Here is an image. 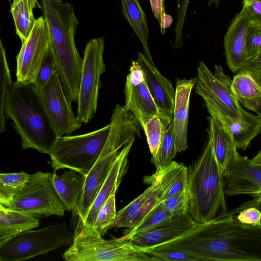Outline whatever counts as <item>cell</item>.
I'll list each match as a JSON object with an SVG mask.
<instances>
[{
  "label": "cell",
  "mask_w": 261,
  "mask_h": 261,
  "mask_svg": "<svg viewBox=\"0 0 261 261\" xmlns=\"http://www.w3.org/2000/svg\"><path fill=\"white\" fill-rule=\"evenodd\" d=\"M152 250L182 251L200 260L261 261V226L242 223L227 211Z\"/></svg>",
  "instance_id": "cell-1"
},
{
  "label": "cell",
  "mask_w": 261,
  "mask_h": 261,
  "mask_svg": "<svg viewBox=\"0 0 261 261\" xmlns=\"http://www.w3.org/2000/svg\"><path fill=\"white\" fill-rule=\"evenodd\" d=\"M4 112L20 136L23 150L48 154L58 136L35 83L13 82L6 91Z\"/></svg>",
  "instance_id": "cell-2"
},
{
  "label": "cell",
  "mask_w": 261,
  "mask_h": 261,
  "mask_svg": "<svg viewBox=\"0 0 261 261\" xmlns=\"http://www.w3.org/2000/svg\"><path fill=\"white\" fill-rule=\"evenodd\" d=\"M47 22L51 45L63 89L68 99L77 103L83 59L75 46L74 36L80 22L69 2L40 0Z\"/></svg>",
  "instance_id": "cell-3"
},
{
  "label": "cell",
  "mask_w": 261,
  "mask_h": 261,
  "mask_svg": "<svg viewBox=\"0 0 261 261\" xmlns=\"http://www.w3.org/2000/svg\"><path fill=\"white\" fill-rule=\"evenodd\" d=\"M224 178L208 140L198 160L188 168V213L197 223H206L227 211Z\"/></svg>",
  "instance_id": "cell-4"
},
{
  "label": "cell",
  "mask_w": 261,
  "mask_h": 261,
  "mask_svg": "<svg viewBox=\"0 0 261 261\" xmlns=\"http://www.w3.org/2000/svg\"><path fill=\"white\" fill-rule=\"evenodd\" d=\"M71 245L62 257L67 261H148L149 254L138 250L123 237L107 240L94 227L78 223Z\"/></svg>",
  "instance_id": "cell-5"
},
{
  "label": "cell",
  "mask_w": 261,
  "mask_h": 261,
  "mask_svg": "<svg viewBox=\"0 0 261 261\" xmlns=\"http://www.w3.org/2000/svg\"><path fill=\"white\" fill-rule=\"evenodd\" d=\"M111 123L79 135L58 137L48 154L54 173L62 169L87 175L98 160L108 139Z\"/></svg>",
  "instance_id": "cell-6"
},
{
  "label": "cell",
  "mask_w": 261,
  "mask_h": 261,
  "mask_svg": "<svg viewBox=\"0 0 261 261\" xmlns=\"http://www.w3.org/2000/svg\"><path fill=\"white\" fill-rule=\"evenodd\" d=\"M110 133L96 162L86 176L83 192L76 215L82 223L104 184L116 160L120 149L135 137L132 126L118 118L111 120Z\"/></svg>",
  "instance_id": "cell-7"
},
{
  "label": "cell",
  "mask_w": 261,
  "mask_h": 261,
  "mask_svg": "<svg viewBox=\"0 0 261 261\" xmlns=\"http://www.w3.org/2000/svg\"><path fill=\"white\" fill-rule=\"evenodd\" d=\"M195 92L204 100L211 116L226 127L240 118L243 108L231 90V80L221 66L215 65L213 73L200 61L197 66Z\"/></svg>",
  "instance_id": "cell-8"
},
{
  "label": "cell",
  "mask_w": 261,
  "mask_h": 261,
  "mask_svg": "<svg viewBox=\"0 0 261 261\" xmlns=\"http://www.w3.org/2000/svg\"><path fill=\"white\" fill-rule=\"evenodd\" d=\"M65 222L20 233L0 245L1 261H19L47 253L73 242Z\"/></svg>",
  "instance_id": "cell-9"
},
{
  "label": "cell",
  "mask_w": 261,
  "mask_h": 261,
  "mask_svg": "<svg viewBox=\"0 0 261 261\" xmlns=\"http://www.w3.org/2000/svg\"><path fill=\"white\" fill-rule=\"evenodd\" d=\"M4 207L36 217H62L66 210L54 186V173L39 171L30 174L22 189Z\"/></svg>",
  "instance_id": "cell-10"
},
{
  "label": "cell",
  "mask_w": 261,
  "mask_h": 261,
  "mask_svg": "<svg viewBox=\"0 0 261 261\" xmlns=\"http://www.w3.org/2000/svg\"><path fill=\"white\" fill-rule=\"evenodd\" d=\"M104 49L103 37L90 40L85 48L77 103L76 117L81 123H88L96 113L100 76L106 71Z\"/></svg>",
  "instance_id": "cell-11"
},
{
  "label": "cell",
  "mask_w": 261,
  "mask_h": 261,
  "mask_svg": "<svg viewBox=\"0 0 261 261\" xmlns=\"http://www.w3.org/2000/svg\"><path fill=\"white\" fill-rule=\"evenodd\" d=\"M46 20L41 16L36 19L34 27L22 43L16 56V82L35 83L42 60L51 44Z\"/></svg>",
  "instance_id": "cell-12"
},
{
  "label": "cell",
  "mask_w": 261,
  "mask_h": 261,
  "mask_svg": "<svg viewBox=\"0 0 261 261\" xmlns=\"http://www.w3.org/2000/svg\"><path fill=\"white\" fill-rule=\"evenodd\" d=\"M37 89L58 137L71 135L81 127L82 123L73 113L72 102L66 97L58 71Z\"/></svg>",
  "instance_id": "cell-13"
},
{
  "label": "cell",
  "mask_w": 261,
  "mask_h": 261,
  "mask_svg": "<svg viewBox=\"0 0 261 261\" xmlns=\"http://www.w3.org/2000/svg\"><path fill=\"white\" fill-rule=\"evenodd\" d=\"M124 93L125 108L138 120L142 128L151 117L159 115L157 107L137 60L132 62L129 73L126 77Z\"/></svg>",
  "instance_id": "cell-14"
},
{
  "label": "cell",
  "mask_w": 261,
  "mask_h": 261,
  "mask_svg": "<svg viewBox=\"0 0 261 261\" xmlns=\"http://www.w3.org/2000/svg\"><path fill=\"white\" fill-rule=\"evenodd\" d=\"M141 66L149 91L159 111V116L167 128L173 118L175 89L170 80L163 76L145 54L139 53Z\"/></svg>",
  "instance_id": "cell-15"
},
{
  "label": "cell",
  "mask_w": 261,
  "mask_h": 261,
  "mask_svg": "<svg viewBox=\"0 0 261 261\" xmlns=\"http://www.w3.org/2000/svg\"><path fill=\"white\" fill-rule=\"evenodd\" d=\"M225 178L226 195L248 194L261 202V165L238 152Z\"/></svg>",
  "instance_id": "cell-16"
},
{
  "label": "cell",
  "mask_w": 261,
  "mask_h": 261,
  "mask_svg": "<svg viewBox=\"0 0 261 261\" xmlns=\"http://www.w3.org/2000/svg\"><path fill=\"white\" fill-rule=\"evenodd\" d=\"M197 224L187 213L173 217L144 233L134 236L129 240L138 250L147 253L158 246L182 237Z\"/></svg>",
  "instance_id": "cell-17"
},
{
  "label": "cell",
  "mask_w": 261,
  "mask_h": 261,
  "mask_svg": "<svg viewBox=\"0 0 261 261\" xmlns=\"http://www.w3.org/2000/svg\"><path fill=\"white\" fill-rule=\"evenodd\" d=\"M250 20L241 10L232 20L224 37L226 63L235 72L242 68L247 60L246 38Z\"/></svg>",
  "instance_id": "cell-18"
},
{
  "label": "cell",
  "mask_w": 261,
  "mask_h": 261,
  "mask_svg": "<svg viewBox=\"0 0 261 261\" xmlns=\"http://www.w3.org/2000/svg\"><path fill=\"white\" fill-rule=\"evenodd\" d=\"M135 137L120 151L104 184L96 196L82 224L93 227L98 212L105 202L115 195L124 175L128 170V156Z\"/></svg>",
  "instance_id": "cell-19"
},
{
  "label": "cell",
  "mask_w": 261,
  "mask_h": 261,
  "mask_svg": "<svg viewBox=\"0 0 261 261\" xmlns=\"http://www.w3.org/2000/svg\"><path fill=\"white\" fill-rule=\"evenodd\" d=\"M196 77L191 79H177L173 121L177 152L188 148L187 130L190 98L195 86Z\"/></svg>",
  "instance_id": "cell-20"
},
{
  "label": "cell",
  "mask_w": 261,
  "mask_h": 261,
  "mask_svg": "<svg viewBox=\"0 0 261 261\" xmlns=\"http://www.w3.org/2000/svg\"><path fill=\"white\" fill-rule=\"evenodd\" d=\"M208 140L211 142L218 164L224 177L238 152L229 129L216 118L210 116Z\"/></svg>",
  "instance_id": "cell-21"
},
{
  "label": "cell",
  "mask_w": 261,
  "mask_h": 261,
  "mask_svg": "<svg viewBox=\"0 0 261 261\" xmlns=\"http://www.w3.org/2000/svg\"><path fill=\"white\" fill-rule=\"evenodd\" d=\"M232 93L241 106L255 111L261 105V76L253 70L243 68L231 80Z\"/></svg>",
  "instance_id": "cell-22"
},
{
  "label": "cell",
  "mask_w": 261,
  "mask_h": 261,
  "mask_svg": "<svg viewBox=\"0 0 261 261\" xmlns=\"http://www.w3.org/2000/svg\"><path fill=\"white\" fill-rule=\"evenodd\" d=\"M85 180L86 175L73 170L60 175L54 173L56 190L66 210L76 214Z\"/></svg>",
  "instance_id": "cell-23"
},
{
  "label": "cell",
  "mask_w": 261,
  "mask_h": 261,
  "mask_svg": "<svg viewBox=\"0 0 261 261\" xmlns=\"http://www.w3.org/2000/svg\"><path fill=\"white\" fill-rule=\"evenodd\" d=\"M147 176L159 183L161 201L187 189L188 168L182 163L172 161L167 166L156 169L154 174Z\"/></svg>",
  "instance_id": "cell-24"
},
{
  "label": "cell",
  "mask_w": 261,
  "mask_h": 261,
  "mask_svg": "<svg viewBox=\"0 0 261 261\" xmlns=\"http://www.w3.org/2000/svg\"><path fill=\"white\" fill-rule=\"evenodd\" d=\"M39 226L36 216L0 205V245L20 233Z\"/></svg>",
  "instance_id": "cell-25"
},
{
  "label": "cell",
  "mask_w": 261,
  "mask_h": 261,
  "mask_svg": "<svg viewBox=\"0 0 261 261\" xmlns=\"http://www.w3.org/2000/svg\"><path fill=\"white\" fill-rule=\"evenodd\" d=\"M143 181L150 186L141 195L128 203L124 207L117 212L114 222L112 227H125L131 229L141 221V216L148 199L159 187L156 181L146 176Z\"/></svg>",
  "instance_id": "cell-26"
},
{
  "label": "cell",
  "mask_w": 261,
  "mask_h": 261,
  "mask_svg": "<svg viewBox=\"0 0 261 261\" xmlns=\"http://www.w3.org/2000/svg\"><path fill=\"white\" fill-rule=\"evenodd\" d=\"M237 149L245 150L261 132V117L243 109L240 118L228 127Z\"/></svg>",
  "instance_id": "cell-27"
},
{
  "label": "cell",
  "mask_w": 261,
  "mask_h": 261,
  "mask_svg": "<svg viewBox=\"0 0 261 261\" xmlns=\"http://www.w3.org/2000/svg\"><path fill=\"white\" fill-rule=\"evenodd\" d=\"M121 2L124 17L141 41L145 54L153 62L148 45L149 30L147 19L139 0H121Z\"/></svg>",
  "instance_id": "cell-28"
},
{
  "label": "cell",
  "mask_w": 261,
  "mask_h": 261,
  "mask_svg": "<svg viewBox=\"0 0 261 261\" xmlns=\"http://www.w3.org/2000/svg\"><path fill=\"white\" fill-rule=\"evenodd\" d=\"M34 0H12L10 12L14 20L16 33L22 43L30 34L36 19L33 10Z\"/></svg>",
  "instance_id": "cell-29"
},
{
  "label": "cell",
  "mask_w": 261,
  "mask_h": 261,
  "mask_svg": "<svg viewBox=\"0 0 261 261\" xmlns=\"http://www.w3.org/2000/svg\"><path fill=\"white\" fill-rule=\"evenodd\" d=\"M172 218L161 201L153 207L134 227L126 229L123 237L129 240L132 237L148 231Z\"/></svg>",
  "instance_id": "cell-30"
},
{
  "label": "cell",
  "mask_w": 261,
  "mask_h": 261,
  "mask_svg": "<svg viewBox=\"0 0 261 261\" xmlns=\"http://www.w3.org/2000/svg\"><path fill=\"white\" fill-rule=\"evenodd\" d=\"M30 174L24 171L0 174V205H8L25 185Z\"/></svg>",
  "instance_id": "cell-31"
},
{
  "label": "cell",
  "mask_w": 261,
  "mask_h": 261,
  "mask_svg": "<svg viewBox=\"0 0 261 261\" xmlns=\"http://www.w3.org/2000/svg\"><path fill=\"white\" fill-rule=\"evenodd\" d=\"M177 153L175 144L174 123L173 120L165 132L164 138L152 163L156 169L163 168L170 163Z\"/></svg>",
  "instance_id": "cell-32"
},
{
  "label": "cell",
  "mask_w": 261,
  "mask_h": 261,
  "mask_svg": "<svg viewBox=\"0 0 261 261\" xmlns=\"http://www.w3.org/2000/svg\"><path fill=\"white\" fill-rule=\"evenodd\" d=\"M143 129L152 155L151 159H153L158 151L167 128L161 118L155 115L147 120Z\"/></svg>",
  "instance_id": "cell-33"
},
{
  "label": "cell",
  "mask_w": 261,
  "mask_h": 261,
  "mask_svg": "<svg viewBox=\"0 0 261 261\" xmlns=\"http://www.w3.org/2000/svg\"><path fill=\"white\" fill-rule=\"evenodd\" d=\"M116 214L115 195H112L99 208L94 224L93 227L101 236H103L112 228Z\"/></svg>",
  "instance_id": "cell-34"
},
{
  "label": "cell",
  "mask_w": 261,
  "mask_h": 261,
  "mask_svg": "<svg viewBox=\"0 0 261 261\" xmlns=\"http://www.w3.org/2000/svg\"><path fill=\"white\" fill-rule=\"evenodd\" d=\"M1 57V94H0V132L6 130V117L4 112V101L8 86L13 82L7 61L5 47L0 41Z\"/></svg>",
  "instance_id": "cell-35"
},
{
  "label": "cell",
  "mask_w": 261,
  "mask_h": 261,
  "mask_svg": "<svg viewBox=\"0 0 261 261\" xmlns=\"http://www.w3.org/2000/svg\"><path fill=\"white\" fill-rule=\"evenodd\" d=\"M233 211L239 222L254 226H261V210L253 200L243 204Z\"/></svg>",
  "instance_id": "cell-36"
},
{
  "label": "cell",
  "mask_w": 261,
  "mask_h": 261,
  "mask_svg": "<svg viewBox=\"0 0 261 261\" xmlns=\"http://www.w3.org/2000/svg\"><path fill=\"white\" fill-rule=\"evenodd\" d=\"M58 71L54 51L50 45L41 64L35 83L37 89L44 86L49 81L53 74Z\"/></svg>",
  "instance_id": "cell-37"
},
{
  "label": "cell",
  "mask_w": 261,
  "mask_h": 261,
  "mask_svg": "<svg viewBox=\"0 0 261 261\" xmlns=\"http://www.w3.org/2000/svg\"><path fill=\"white\" fill-rule=\"evenodd\" d=\"M189 202L190 196L187 189L162 201L165 207L173 217L187 213Z\"/></svg>",
  "instance_id": "cell-38"
},
{
  "label": "cell",
  "mask_w": 261,
  "mask_h": 261,
  "mask_svg": "<svg viewBox=\"0 0 261 261\" xmlns=\"http://www.w3.org/2000/svg\"><path fill=\"white\" fill-rule=\"evenodd\" d=\"M151 260L198 261L200 259L187 252L176 250H152L148 252Z\"/></svg>",
  "instance_id": "cell-39"
},
{
  "label": "cell",
  "mask_w": 261,
  "mask_h": 261,
  "mask_svg": "<svg viewBox=\"0 0 261 261\" xmlns=\"http://www.w3.org/2000/svg\"><path fill=\"white\" fill-rule=\"evenodd\" d=\"M247 60L261 54V25L250 22L246 38Z\"/></svg>",
  "instance_id": "cell-40"
},
{
  "label": "cell",
  "mask_w": 261,
  "mask_h": 261,
  "mask_svg": "<svg viewBox=\"0 0 261 261\" xmlns=\"http://www.w3.org/2000/svg\"><path fill=\"white\" fill-rule=\"evenodd\" d=\"M152 12L160 25L161 34L164 35L166 29L171 26L173 18L165 12L164 0H149Z\"/></svg>",
  "instance_id": "cell-41"
},
{
  "label": "cell",
  "mask_w": 261,
  "mask_h": 261,
  "mask_svg": "<svg viewBox=\"0 0 261 261\" xmlns=\"http://www.w3.org/2000/svg\"><path fill=\"white\" fill-rule=\"evenodd\" d=\"M242 4L250 22L261 25V0H243Z\"/></svg>",
  "instance_id": "cell-42"
},
{
  "label": "cell",
  "mask_w": 261,
  "mask_h": 261,
  "mask_svg": "<svg viewBox=\"0 0 261 261\" xmlns=\"http://www.w3.org/2000/svg\"><path fill=\"white\" fill-rule=\"evenodd\" d=\"M243 68L253 70L261 76V54L247 60Z\"/></svg>",
  "instance_id": "cell-43"
},
{
  "label": "cell",
  "mask_w": 261,
  "mask_h": 261,
  "mask_svg": "<svg viewBox=\"0 0 261 261\" xmlns=\"http://www.w3.org/2000/svg\"><path fill=\"white\" fill-rule=\"evenodd\" d=\"M250 160L252 163L261 165V148L255 156Z\"/></svg>",
  "instance_id": "cell-44"
},
{
  "label": "cell",
  "mask_w": 261,
  "mask_h": 261,
  "mask_svg": "<svg viewBox=\"0 0 261 261\" xmlns=\"http://www.w3.org/2000/svg\"><path fill=\"white\" fill-rule=\"evenodd\" d=\"M221 1V0H209L207 3V5L210 7L213 5H214L216 7L218 8Z\"/></svg>",
  "instance_id": "cell-45"
},
{
  "label": "cell",
  "mask_w": 261,
  "mask_h": 261,
  "mask_svg": "<svg viewBox=\"0 0 261 261\" xmlns=\"http://www.w3.org/2000/svg\"><path fill=\"white\" fill-rule=\"evenodd\" d=\"M257 115L261 117V105L258 107V108L254 111Z\"/></svg>",
  "instance_id": "cell-46"
},
{
  "label": "cell",
  "mask_w": 261,
  "mask_h": 261,
  "mask_svg": "<svg viewBox=\"0 0 261 261\" xmlns=\"http://www.w3.org/2000/svg\"><path fill=\"white\" fill-rule=\"evenodd\" d=\"M254 202H255V203L256 204V205L260 208V209L261 210V202L260 201H256V200L254 199Z\"/></svg>",
  "instance_id": "cell-47"
},
{
  "label": "cell",
  "mask_w": 261,
  "mask_h": 261,
  "mask_svg": "<svg viewBox=\"0 0 261 261\" xmlns=\"http://www.w3.org/2000/svg\"><path fill=\"white\" fill-rule=\"evenodd\" d=\"M55 2H57V3H61L63 2V0H51Z\"/></svg>",
  "instance_id": "cell-48"
},
{
  "label": "cell",
  "mask_w": 261,
  "mask_h": 261,
  "mask_svg": "<svg viewBox=\"0 0 261 261\" xmlns=\"http://www.w3.org/2000/svg\"><path fill=\"white\" fill-rule=\"evenodd\" d=\"M10 2H11V0H8Z\"/></svg>",
  "instance_id": "cell-49"
}]
</instances>
